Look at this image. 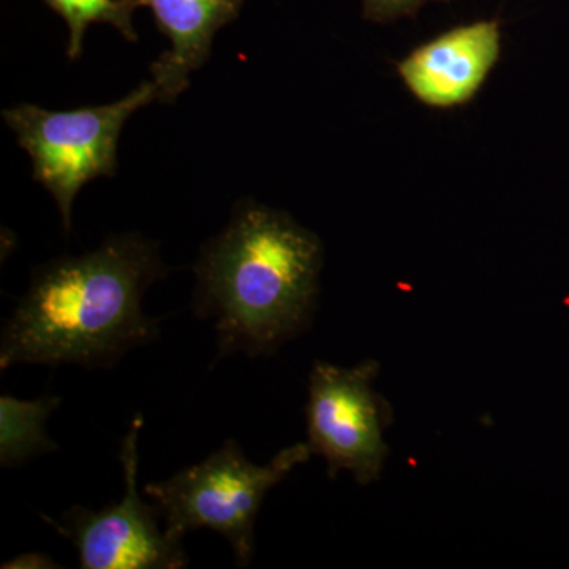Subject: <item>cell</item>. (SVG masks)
Returning a JSON list of instances; mask_svg holds the SVG:
<instances>
[{"label": "cell", "instance_id": "obj_1", "mask_svg": "<svg viewBox=\"0 0 569 569\" xmlns=\"http://www.w3.org/2000/svg\"><path fill=\"white\" fill-rule=\"evenodd\" d=\"M168 269L159 246L138 233L110 236L99 249L33 271L0 335V369L18 365L111 369L160 337L142 298Z\"/></svg>", "mask_w": 569, "mask_h": 569}, {"label": "cell", "instance_id": "obj_2", "mask_svg": "<svg viewBox=\"0 0 569 569\" xmlns=\"http://www.w3.org/2000/svg\"><path fill=\"white\" fill-rule=\"evenodd\" d=\"M323 246L287 212L242 201L194 266L193 312L211 320L216 362L274 355L316 310Z\"/></svg>", "mask_w": 569, "mask_h": 569}, {"label": "cell", "instance_id": "obj_3", "mask_svg": "<svg viewBox=\"0 0 569 569\" xmlns=\"http://www.w3.org/2000/svg\"><path fill=\"white\" fill-rule=\"evenodd\" d=\"M312 456L309 445L284 448L266 466H254L233 438L209 458L183 468L164 481L149 482L142 492L163 519L164 533L181 541L189 531L222 535L236 567L247 568L254 552V522L269 490Z\"/></svg>", "mask_w": 569, "mask_h": 569}, {"label": "cell", "instance_id": "obj_4", "mask_svg": "<svg viewBox=\"0 0 569 569\" xmlns=\"http://www.w3.org/2000/svg\"><path fill=\"white\" fill-rule=\"evenodd\" d=\"M159 100L156 82L144 81L122 100L102 107L50 111L22 103L2 111L18 144L32 160L33 181L54 198L63 230L71 231V209L86 183L118 171V142L130 116Z\"/></svg>", "mask_w": 569, "mask_h": 569}, {"label": "cell", "instance_id": "obj_5", "mask_svg": "<svg viewBox=\"0 0 569 569\" xmlns=\"http://www.w3.org/2000/svg\"><path fill=\"white\" fill-rule=\"evenodd\" d=\"M376 361L343 369L317 361L309 376L307 445L328 463V477L350 471L358 485L380 478L389 455L383 433L391 408L376 389Z\"/></svg>", "mask_w": 569, "mask_h": 569}, {"label": "cell", "instance_id": "obj_6", "mask_svg": "<svg viewBox=\"0 0 569 569\" xmlns=\"http://www.w3.org/2000/svg\"><path fill=\"white\" fill-rule=\"evenodd\" d=\"M142 418L130 422L119 460L126 493L118 503L92 511L74 505L61 520H43L77 549L81 569H182L189 567L181 541H174L160 527L156 505L142 501L138 486V438Z\"/></svg>", "mask_w": 569, "mask_h": 569}, {"label": "cell", "instance_id": "obj_7", "mask_svg": "<svg viewBox=\"0 0 569 569\" xmlns=\"http://www.w3.org/2000/svg\"><path fill=\"white\" fill-rule=\"evenodd\" d=\"M500 54V26L478 21L421 44L399 62L397 71L419 102L445 110L470 102Z\"/></svg>", "mask_w": 569, "mask_h": 569}, {"label": "cell", "instance_id": "obj_8", "mask_svg": "<svg viewBox=\"0 0 569 569\" xmlns=\"http://www.w3.org/2000/svg\"><path fill=\"white\" fill-rule=\"evenodd\" d=\"M152 10L157 28L171 50L151 66L159 102L174 103L189 88L190 74L208 61L213 37L238 18L244 0H133Z\"/></svg>", "mask_w": 569, "mask_h": 569}, {"label": "cell", "instance_id": "obj_9", "mask_svg": "<svg viewBox=\"0 0 569 569\" xmlns=\"http://www.w3.org/2000/svg\"><path fill=\"white\" fill-rule=\"evenodd\" d=\"M58 396L21 400L0 397V466L11 468L58 451L59 445L47 432V422L61 406Z\"/></svg>", "mask_w": 569, "mask_h": 569}, {"label": "cell", "instance_id": "obj_10", "mask_svg": "<svg viewBox=\"0 0 569 569\" xmlns=\"http://www.w3.org/2000/svg\"><path fill=\"white\" fill-rule=\"evenodd\" d=\"M56 13L61 14L69 28V44L67 56L70 61H77L82 54L86 32L93 22L111 24L122 33L123 39L138 41L132 14L137 9L133 0H43Z\"/></svg>", "mask_w": 569, "mask_h": 569}, {"label": "cell", "instance_id": "obj_11", "mask_svg": "<svg viewBox=\"0 0 569 569\" xmlns=\"http://www.w3.org/2000/svg\"><path fill=\"white\" fill-rule=\"evenodd\" d=\"M422 0H365L366 13L373 20H391L411 13Z\"/></svg>", "mask_w": 569, "mask_h": 569}, {"label": "cell", "instance_id": "obj_12", "mask_svg": "<svg viewBox=\"0 0 569 569\" xmlns=\"http://www.w3.org/2000/svg\"><path fill=\"white\" fill-rule=\"evenodd\" d=\"M2 568H59V565L44 553L29 552L14 557L13 560L6 561Z\"/></svg>", "mask_w": 569, "mask_h": 569}]
</instances>
